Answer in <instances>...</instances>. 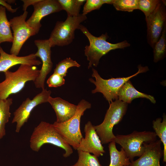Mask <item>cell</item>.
Listing matches in <instances>:
<instances>
[{"instance_id": "6da1fadb", "label": "cell", "mask_w": 166, "mask_h": 166, "mask_svg": "<svg viewBox=\"0 0 166 166\" xmlns=\"http://www.w3.org/2000/svg\"><path fill=\"white\" fill-rule=\"evenodd\" d=\"M40 72L36 66L21 64L14 72L8 70L4 72L5 79L0 82V100L20 92L27 82L35 80Z\"/></svg>"}, {"instance_id": "7a4b0ae2", "label": "cell", "mask_w": 166, "mask_h": 166, "mask_svg": "<svg viewBox=\"0 0 166 166\" xmlns=\"http://www.w3.org/2000/svg\"><path fill=\"white\" fill-rule=\"evenodd\" d=\"M79 30L89 40V45L85 47V54L89 61L88 68L92 66L97 67L100 59L110 51L117 49H124L130 46L127 40L116 43H112L107 41L109 38L107 33L102 34L98 37L93 35L86 27L81 24Z\"/></svg>"}, {"instance_id": "3957f363", "label": "cell", "mask_w": 166, "mask_h": 166, "mask_svg": "<svg viewBox=\"0 0 166 166\" xmlns=\"http://www.w3.org/2000/svg\"><path fill=\"white\" fill-rule=\"evenodd\" d=\"M30 142V148L35 152H38L44 144H50L64 149V157L69 156L73 152L71 146L63 139L53 124L45 121H41L34 128Z\"/></svg>"}, {"instance_id": "277c9868", "label": "cell", "mask_w": 166, "mask_h": 166, "mask_svg": "<svg viewBox=\"0 0 166 166\" xmlns=\"http://www.w3.org/2000/svg\"><path fill=\"white\" fill-rule=\"evenodd\" d=\"M91 107L90 103L82 99L77 105L76 112L73 117L65 122L58 123L55 121L53 124L63 139L75 150H77L83 138L80 127L81 117Z\"/></svg>"}, {"instance_id": "5b68a950", "label": "cell", "mask_w": 166, "mask_h": 166, "mask_svg": "<svg viewBox=\"0 0 166 166\" xmlns=\"http://www.w3.org/2000/svg\"><path fill=\"white\" fill-rule=\"evenodd\" d=\"M157 140L154 132L134 131L128 135H117L114 141L121 146L131 162L135 157H140L143 154L148 144Z\"/></svg>"}, {"instance_id": "8992f818", "label": "cell", "mask_w": 166, "mask_h": 166, "mask_svg": "<svg viewBox=\"0 0 166 166\" xmlns=\"http://www.w3.org/2000/svg\"><path fill=\"white\" fill-rule=\"evenodd\" d=\"M128 104L118 99L113 101L109 104L103 122L94 126L102 144L114 141L113 128L122 120L127 110Z\"/></svg>"}, {"instance_id": "52a82bcc", "label": "cell", "mask_w": 166, "mask_h": 166, "mask_svg": "<svg viewBox=\"0 0 166 166\" xmlns=\"http://www.w3.org/2000/svg\"><path fill=\"white\" fill-rule=\"evenodd\" d=\"M138 71L134 74L127 77L111 78L105 79L102 78L96 70L93 68L92 76L95 80L90 78L89 81L95 86V89L92 93L97 92L102 93L104 97L110 104L114 100L118 99V95L120 89L122 85L127 81L138 74L146 72L148 70V66H138Z\"/></svg>"}, {"instance_id": "ba28073f", "label": "cell", "mask_w": 166, "mask_h": 166, "mask_svg": "<svg viewBox=\"0 0 166 166\" xmlns=\"http://www.w3.org/2000/svg\"><path fill=\"white\" fill-rule=\"evenodd\" d=\"M85 15L80 14L75 16H67L64 21H57L48 39L50 45H67L74 38L75 31L79 29L81 23L86 19Z\"/></svg>"}, {"instance_id": "9c48e42d", "label": "cell", "mask_w": 166, "mask_h": 166, "mask_svg": "<svg viewBox=\"0 0 166 166\" xmlns=\"http://www.w3.org/2000/svg\"><path fill=\"white\" fill-rule=\"evenodd\" d=\"M28 14L26 10L22 14L13 17L9 22L13 33V41L10 49V54L18 56L25 42L30 37L37 34L26 21Z\"/></svg>"}, {"instance_id": "30bf717a", "label": "cell", "mask_w": 166, "mask_h": 166, "mask_svg": "<svg viewBox=\"0 0 166 166\" xmlns=\"http://www.w3.org/2000/svg\"><path fill=\"white\" fill-rule=\"evenodd\" d=\"M145 19L147 26V42L153 48L166 25V1L161 0L155 10Z\"/></svg>"}, {"instance_id": "8fae6325", "label": "cell", "mask_w": 166, "mask_h": 166, "mask_svg": "<svg viewBox=\"0 0 166 166\" xmlns=\"http://www.w3.org/2000/svg\"><path fill=\"white\" fill-rule=\"evenodd\" d=\"M51 93L50 90L45 89L32 99L27 98L13 113L12 123H16L15 132L18 133L24 124L27 122L30 114L37 105L47 102Z\"/></svg>"}, {"instance_id": "7c38bea8", "label": "cell", "mask_w": 166, "mask_h": 166, "mask_svg": "<svg viewBox=\"0 0 166 166\" xmlns=\"http://www.w3.org/2000/svg\"><path fill=\"white\" fill-rule=\"evenodd\" d=\"M34 43L38 48V51L34 55L36 57L40 58L42 65L39 75L34 82L36 88L43 90L45 89L46 77L51 71L53 66L51 58V47L48 39L36 40Z\"/></svg>"}, {"instance_id": "4fadbf2b", "label": "cell", "mask_w": 166, "mask_h": 166, "mask_svg": "<svg viewBox=\"0 0 166 166\" xmlns=\"http://www.w3.org/2000/svg\"><path fill=\"white\" fill-rule=\"evenodd\" d=\"M33 6L34 12L26 21L37 34L42 26L41 21L42 18L49 14L63 10L58 0H39Z\"/></svg>"}, {"instance_id": "5bb4252c", "label": "cell", "mask_w": 166, "mask_h": 166, "mask_svg": "<svg viewBox=\"0 0 166 166\" xmlns=\"http://www.w3.org/2000/svg\"><path fill=\"white\" fill-rule=\"evenodd\" d=\"M84 130L85 137L82 139L77 150L92 153L97 157L102 156L105 151L94 126L90 121L85 124Z\"/></svg>"}, {"instance_id": "9a60e30c", "label": "cell", "mask_w": 166, "mask_h": 166, "mask_svg": "<svg viewBox=\"0 0 166 166\" xmlns=\"http://www.w3.org/2000/svg\"><path fill=\"white\" fill-rule=\"evenodd\" d=\"M160 140L148 144L143 154L135 161L131 162L130 166H160V161L163 155Z\"/></svg>"}, {"instance_id": "2e32d148", "label": "cell", "mask_w": 166, "mask_h": 166, "mask_svg": "<svg viewBox=\"0 0 166 166\" xmlns=\"http://www.w3.org/2000/svg\"><path fill=\"white\" fill-rule=\"evenodd\" d=\"M42 62L37 59L34 53L18 56L5 52L0 46V72H5L12 67L18 64L39 65Z\"/></svg>"}, {"instance_id": "e0dca14e", "label": "cell", "mask_w": 166, "mask_h": 166, "mask_svg": "<svg viewBox=\"0 0 166 166\" xmlns=\"http://www.w3.org/2000/svg\"><path fill=\"white\" fill-rule=\"evenodd\" d=\"M56 114V122H65L73 117L77 109V105L72 104L60 97H52L51 96L48 99Z\"/></svg>"}, {"instance_id": "ac0fdd59", "label": "cell", "mask_w": 166, "mask_h": 166, "mask_svg": "<svg viewBox=\"0 0 166 166\" xmlns=\"http://www.w3.org/2000/svg\"><path fill=\"white\" fill-rule=\"evenodd\" d=\"M139 98L147 99L153 104L156 103L153 96L138 91L129 80L126 82L119 90L118 99L128 104L131 103L134 99Z\"/></svg>"}, {"instance_id": "d6986e66", "label": "cell", "mask_w": 166, "mask_h": 166, "mask_svg": "<svg viewBox=\"0 0 166 166\" xmlns=\"http://www.w3.org/2000/svg\"><path fill=\"white\" fill-rule=\"evenodd\" d=\"M108 147L110 156L109 166H125L130 164V160L124 149L121 148V150L118 151L115 142H110Z\"/></svg>"}, {"instance_id": "ffe728a7", "label": "cell", "mask_w": 166, "mask_h": 166, "mask_svg": "<svg viewBox=\"0 0 166 166\" xmlns=\"http://www.w3.org/2000/svg\"><path fill=\"white\" fill-rule=\"evenodd\" d=\"M13 41V36L10 22L7 18L6 9L0 5V45L3 42L12 43Z\"/></svg>"}, {"instance_id": "44dd1931", "label": "cell", "mask_w": 166, "mask_h": 166, "mask_svg": "<svg viewBox=\"0 0 166 166\" xmlns=\"http://www.w3.org/2000/svg\"><path fill=\"white\" fill-rule=\"evenodd\" d=\"M12 103L11 98L0 100V139L6 135L5 126L10 117V108Z\"/></svg>"}, {"instance_id": "7402d4cb", "label": "cell", "mask_w": 166, "mask_h": 166, "mask_svg": "<svg viewBox=\"0 0 166 166\" xmlns=\"http://www.w3.org/2000/svg\"><path fill=\"white\" fill-rule=\"evenodd\" d=\"M161 118H158L152 121V127L157 136L160 139L164 146L163 160L166 162V116L165 114L163 116L162 122Z\"/></svg>"}, {"instance_id": "603a6c76", "label": "cell", "mask_w": 166, "mask_h": 166, "mask_svg": "<svg viewBox=\"0 0 166 166\" xmlns=\"http://www.w3.org/2000/svg\"><path fill=\"white\" fill-rule=\"evenodd\" d=\"M152 49L154 62L156 63L165 58L166 54V25L161 36Z\"/></svg>"}, {"instance_id": "cb8c5ba5", "label": "cell", "mask_w": 166, "mask_h": 166, "mask_svg": "<svg viewBox=\"0 0 166 166\" xmlns=\"http://www.w3.org/2000/svg\"><path fill=\"white\" fill-rule=\"evenodd\" d=\"M63 10L67 12V16L79 15L81 6L86 2L85 0H58Z\"/></svg>"}, {"instance_id": "d4e9b609", "label": "cell", "mask_w": 166, "mask_h": 166, "mask_svg": "<svg viewBox=\"0 0 166 166\" xmlns=\"http://www.w3.org/2000/svg\"><path fill=\"white\" fill-rule=\"evenodd\" d=\"M78 158L74 164L65 166H102L98 157L88 152L77 150Z\"/></svg>"}, {"instance_id": "484cf974", "label": "cell", "mask_w": 166, "mask_h": 166, "mask_svg": "<svg viewBox=\"0 0 166 166\" xmlns=\"http://www.w3.org/2000/svg\"><path fill=\"white\" fill-rule=\"evenodd\" d=\"M81 65L76 61L73 60L70 57L66 58L56 65L53 72L64 77L66 76L69 68L72 67H79Z\"/></svg>"}, {"instance_id": "4316f807", "label": "cell", "mask_w": 166, "mask_h": 166, "mask_svg": "<svg viewBox=\"0 0 166 166\" xmlns=\"http://www.w3.org/2000/svg\"><path fill=\"white\" fill-rule=\"evenodd\" d=\"M138 0H114L113 5L118 11L132 12L138 9Z\"/></svg>"}, {"instance_id": "83f0119b", "label": "cell", "mask_w": 166, "mask_h": 166, "mask_svg": "<svg viewBox=\"0 0 166 166\" xmlns=\"http://www.w3.org/2000/svg\"><path fill=\"white\" fill-rule=\"evenodd\" d=\"M160 1V0H138V9L144 13L145 18L147 17L155 10Z\"/></svg>"}, {"instance_id": "f1b7e54d", "label": "cell", "mask_w": 166, "mask_h": 166, "mask_svg": "<svg viewBox=\"0 0 166 166\" xmlns=\"http://www.w3.org/2000/svg\"><path fill=\"white\" fill-rule=\"evenodd\" d=\"M104 4L102 0H87L82 11V14L85 15L92 11L99 9Z\"/></svg>"}, {"instance_id": "f546056e", "label": "cell", "mask_w": 166, "mask_h": 166, "mask_svg": "<svg viewBox=\"0 0 166 166\" xmlns=\"http://www.w3.org/2000/svg\"><path fill=\"white\" fill-rule=\"evenodd\" d=\"M64 77L57 73L53 72L47 81V84L49 87H57L65 84Z\"/></svg>"}, {"instance_id": "4dcf8cb0", "label": "cell", "mask_w": 166, "mask_h": 166, "mask_svg": "<svg viewBox=\"0 0 166 166\" xmlns=\"http://www.w3.org/2000/svg\"><path fill=\"white\" fill-rule=\"evenodd\" d=\"M0 5L5 7L11 13H14L16 12L18 9V8L13 9L11 6L8 3L6 0H0Z\"/></svg>"}, {"instance_id": "1f68e13d", "label": "cell", "mask_w": 166, "mask_h": 166, "mask_svg": "<svg viewBox=\"0 0 166 166\" xmlns=\"http://www.w3.org/2000/svg\"><path fill=\"white\" fill-rule=\"evenodd\" d=\"M39 0H22L23 2V10L24 11L26 10L27 8L31 5H33L34 3L38 1Z\"/></svg>"}, {"instance_id": "d6a6232c", "label": "cell", "mask_w": 166, "mask_h": 166, "mask_svg": "<svg viewBox=\"0 0 166 166\" xmlns=\"http://www.w3.org/2000/svg\"><path fill=\"white\" fill-rule=\"evenodd\" d=\"M114 0H102L104 4H113Z\"/></svg>"}, {"instance_id": "836d02e7", "label": "cell", "mask_w": 166, "mask_h": 166, "mask_svg": "<svg viewBox=\"0 0 166 166\" xmlns=\"http://www.w3.org/2000/svg\"><path fill=\"white\" fill-rule=\"evenodd\" d=\"M6 2L9 4L11 3H14L15 2V0H6Z\"/></svg>"}, {"instance_id": "e575fe53", "label": "cell", "mask_w": 166, "mask_h": 166, "mask_svg": "<svg viewBox=\"0 0 166 166\" xmlns=\"http://www.w3.org/2000/svg\"><path fill=\"white\" fill-rule=\"evenodd\" d=\"M130 166V164L129 165H127V166Z\"/></svg>"}]
</instances>
